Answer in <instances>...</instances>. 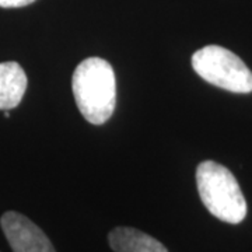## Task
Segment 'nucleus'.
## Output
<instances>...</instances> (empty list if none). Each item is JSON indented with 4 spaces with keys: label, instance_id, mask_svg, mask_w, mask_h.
Instances as JSON below:
<instances>
[{
    "label": "nucleus",
    "instance_id": "f257e3e1",
    "mask_svg": "<svg viewBox=\"0 0 252 252\" xmlns=\"http://www.w3.org/2000/svg\"><path fill=\"white\" fill-rule=\"evenodd\" d=\"M77 108L86 121L102 125L117 105V79L112 66L101 58H87L79 63L72 77Z\"/></svg>",
    "mask_w": 252,
    "mask_h": 252
},
{
    "label": "nucleus",
    "instance_id": "f03ea898",
    "mask_svg": "<svg viewBox=\"0 0 252 252\" xmlns=\"http://www.w3.org/2000/svg\"><path fill=\"white\" fill-rule=\"evenodd\" d=\"M199 196L219 220L238 224L247 216V202L233 172L219 162H200L196 168Z\"/></svg>",
    "mask_w": 252,
    "mask_h": 252
},
{
    "label": "nucleus",
    "instance_id": "7ed1b4c3",
    "mask_svg": "<svg viewBox=\"0 0 252 252\" xmlns=\"http://www.w3.org/2000/svg\"><path fill=\"white\" fill-rule=\"evenodd\" d=\"M192 67L207 83L223 90L247 94L252 91V72L231 51L207 45L192 55Z\"/></svg>",
    "mask_w": 252,
    "mask_h": 252
},
{
    "label": "nucleus",
    "instance_id": "20e7f679",
    "mask_svg": "<svg viewBox=\"0 0 252 252\" xmlns=\"http://www.w3.org/2000/svg\"><path fill=\"white\" fill-rule=\"evenodd\" d=\"M0 225L13 252H56L45 233L21 213L6 212Z\"/></svg>",
    "mask_w": 252,
    "mask_h": 252
},
{
    "label": "nucleus",
    "instance_id": "39448f33",
    "mask_svg": "<svg viewBox=\"0 0 252 252\" xmlns=\"http://www.w3.org/2000/svg\"><path fill=\"white\" fill-rule=\"evenodd\" d=\"M27 86V74L17 62L0 63V109L16 108L24 97Z\"/></svg>",
    "mask_w": 252,
    "mask_h": 252
},
{
    "label": "nucleus",
    "instance_id": "423d86ee",
    "mask_svg": "<svg viewBox=\"0 0 252 252\" xmlns=\"http://www.w3.org/2000/svg\"><path fill=\"white\" fill-rule=\"evenodd\" d=\"M111 248L115 252H168L152 235L132 227H117L108 235Z\"/></svg>",
    "mask_w": 252,
    "mask_h": 252
},
{
    "label": "nucleus",
    "instance_id": "0eeeda50",
    "mask_svg": "<svg viewBox=\"0 0 252 252\" xmlns=\"http://www.w3.org/2000/svg\"><path fill=\"white\" fill-rule=\"evenodd\" d=\"M35 0H0V7L3 9H16V7H24Z\"/></svg>",
    "mask_w": 252,
    "mask_h": 252
}]
</instances>
